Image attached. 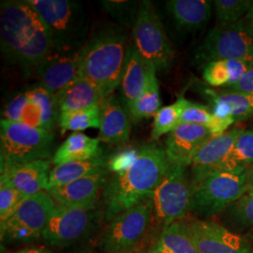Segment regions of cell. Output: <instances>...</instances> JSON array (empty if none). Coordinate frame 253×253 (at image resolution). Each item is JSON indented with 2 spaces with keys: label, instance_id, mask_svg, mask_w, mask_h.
Returning <instances> with one entry per match:
<instances>
[{
  "label": "cell",
  "instance_id": "40",
  "mask_svg": "<svg viewBox=\"0 0 253 253\" xmlns=\"http://www.w3.org/2000/svg\"><path fill=\"white\" fill-rule=\"evenodd\" d=\"M20 122L27 124L28 126L43 128L42 127V112L41 107L39 106V104L34 100L28 98V101L23 110Z\"/></svg>",
  "mask_w": 253,
  "mask_h": 253
},
{
  "label": "cell",
  "instance_id": "7",
  "mask_svg": "<svg viewBox=\"0 0 253 253\" xmlns=\"http://www.w3.org/2000/svg\"><path fill=\"white\" fill-rule=\"evenodd\" d=\"M226 59L253 61V34L243 20L210 29L194 54L195 62L204 66Z\"/></svg>",
  "mask_w": 253,
  "mask_h": 253
},
{
  "label": "cell",
  "instance_id": "4",
  "mask_svg": "<svg viewBox=\"0 0 253 253\" xmlns=\"http://www.w3.org/2000/svg\"><path fill=\"white\" fill-rule=\"evenodd\" d=\"M247 169H222L191 181L190 213L203 220L220 215L249 190Z\"/></svg>",
  "mask_w": 253,
  "mask_h": 253
},
{
  "label": "cell",
  "instance_id": "18",
  "mask_svg": "<svg viewBox=\"0 0 253 253\" xmlns=\"http://www.w3.org/2000/svg\"><path fill=\"white\" fill-rule=\"evenodd\" d=\"M156 69L129 44L120 83V93L124 107L140 98L156 78Z\"/></svg>",
  "mask_w": 253,
  "mask_h": 253
},
{
  "label": "cell",
  "instance_id": "44",
  "mask_svg": "<svg viewBox=\"0 0 253 253\" xmlns=\"http://www.w3.org/2000/svg\"><path fill=\"white\" fill-rule=\"evenodd\" d=\"M247 185L248 191H253V164L247 169Z\"/></svg>",
  "mask_w": 253,
  "mask_h": 253
},
{
  "label": "cell",
  "instance_id": "33",
  "mask_svg": "<svg viewBox=\"0 0 253 253\" xmlns=\"http://www.w3.org/2000/svg\"><path fill=\"white\" fill-rule=\"evenodd\" d=\"M253 164V128L244 129L235 142L225 168H249Z\"/></svg>",
  "mask_w": 253,
  "mask_h": 253
},
{
  "label": "cell",
  "instance_id": "14",
  "mask_svg": "<svg viewBox=\"0 0 253 253\" xmlns=\"http://www.w3.org/2000/svg\"><path fill=\"white\" fill-rule=\"evenodd\" d=\"M90 210L57 206L42 233L47 244L65 247L78 240L90 224Z\"/></svg>",
  "mask_w": 253,
  "mask_h": 253
},
{
  "label": "cell",
  "instance_id": "15",
  "mask_svg": "<svg viewBox=\"0 0 253 253\" xmlns=\"http://www.w3.org/2000/svg\"><path fill=\"white\" fill-rule=\"evenodd\" d=\"M244 127L234 126L220 135L211 137L196 154L192 164L191 181L199 180L206 175L225 168L236 140Z\"/></svg>",
  "mask_w": 253,
  "mask_h": 253
},
{
  "label": "cell",
  "instance_id": "34",
  "mask_svg": "<svg viewBox=\"0 0 253 253\" xmlns=\"http://www.w3.org/2000/svg\"><path fill=\"white\" fill-rule=\"evenodd\" d=\"M219 98L227 102L233 111L235 123H240L253 116V95H246L234 91H217Z\"/></svg>",
  "mask_w": 253,
  "mask_h": 253
},
{
  "label": "cell",
  "instance_id": "29",
  "mask_svg": "<svg viewBox=\"0 0 253 253\" xmlns=\"http://www.w3.org/2000/svg\"><path fill=\"white\" fill-rule=\"evenodd\" d=\"M58 123L62 132L67 130L77 132L90 127L100 128V104L89 108L61 113Z\"/></svg>",
  "mask_w": 253,
  "mask_h": 253
},
{
  "label": "cell",
  "instance_id": "42",
  "mask_svg": "<svg viewBox=\"0 0 253 253\" xmlns=\"http://www.w3.org/2000/svg\"><path fill=\"white\" fill-rule=\"evenodd\" d=\"M54 253L52 251H49L47 249L44 248H26V249H23L21 251H18L16 253Z\"/></svg>",
  "mask_w": 253,
  "mask_h": 253
},
{
  "label": "cell",
  "instance_id": "31",
  "mask_svg": "<svg viewBox=\"0 0 253 253\" xmlns=\"http://www.w3.org/2000/svg\"><path fill=\"white\" fill-rule=\"evenodd\" d=\"M29 99L39 104L42 112V127L53 131L57 122H59L60 110L55 95L47 90L41 84L27 91Z\"/></svg>",
  "mask_w": 253,
  "mask_h": 253
},
{
  "label": "cell",
  "instance_id": "25",
  "mask_svg": "<svg viewBox=\"0 0 253 253\" xmlns=\"http://www.w3.org/2000/svg\"><path fill=\"white\" fill-rule=\"evenodd\" d=\"M253 67L249 60H217L206 64L203 70V78L208 85L226 88L239 81V79Z\"/></svg>",
  "mask_w": 253,
  "mask_h": 253
},
{
  "label": "cell",
  "instance_id": "12",
  "mask_svg": "<svg viewBox=\"0 0 253 253\" xmlns=\"http://www.w3.org/2000/svg\"><path fill=\"white\" fill-rule=\"evenodd\" d=\"M199 253H251L250 242L213 220L184 222Z\"/></svg>",
  "mask_w": 253,
  "mask_h": 253
},
{
  "label": "cell",
  "instance_id": "17",
  "mask_svg": "<svg viewBox=\"0 0 253 253\" xmlns=\"http://www.w3.org/2000/svg\"><path fill=\"white\" fill-rule=\"evenodd\" d=\"M105 171L94 172L65 186L48 190L59 205L68 208L91 210L95 208L101 186L105 183Z\"/></svg>",
  "mask_w": 253,
  "mask_h": 253
},
{
  "label": "cell",
  "instance_id": "36",
  "mask_svg": "<svg viewBox=\"0 0 253 253\" xmlns=\"http://www.w3.org/2000/svg\"><path fill=\"white\" fill-rule=\"evenodd\" d=\"M101 5L114 18L126 27H133L140 4L135 1H101Z\"/></svg>",
  "mask_w": 253,
  "mask_h": 253
},
{
  "label": "cell",
  "instance_id": "35",
  "mask_svg": "<svg viewBox=\"0 0 253 253\" xmlns=\"http://www.w3.org/2000/svg\"><path fill=\"white\" fill-rule=\"evenodd\" d=\"M28 198L16 190L7 178H0V221L4 223L18 209L20 205Z\"/></svg>",
  "mask_w": 253,
  "mask_h": 253
},
{
  "label": "cell",
  "instance_id": "46",
  "mask_svg": "<svg viewBox=\"0 0 253 253\" xmlns=\"http://www.w3.org/2000/svg\"></svg>",
  "mask_w": 253,
  "mask_h": 253
},
{
  "label": "cell",
  "instance_id": "39",
  "mask_svg": "<svg viewBox=\"0 0 253 253\" xmlns=\"http://www.w3.org/2000/svg\"><path fill=\"white\" fill-rule=\"evenodd\" d=\"M139 155V150L136 149H126L113 156L108 162L107 167L111 171L118 173L123 172L134 163Z\"/></svg>",
  "mask_w": 253,
  "mask_h": 253
},
{
  "label": "cell",
  "instance_id": "37",
  "mask_svg": "<svg viewBox=\"0 0 253 253\" xmlns=\"http://www.w3.org/2000/svg\"><path fill=\"white\" fill-rule=\"evenodd\" d=\"M216 121V117L208 106L188 101L181 114L180 124H195L208 126L210 129Z\"/></svg>",
  "mask_w": 253,
  "mask_h": 253
},
{
  "label": "cell",
  "instance_id": "21",
  "mask_svg": "<svg viewBox=\"0 0 253 253\" xmlns=\"http://www.w3.org/2000/svg\"><path fill=\"white\" fill-rule=\"evenodd\" d=\"M165 7L175 27L185 32L200 30L212 16V4L207 0H170Z\"/></svg>",
  "mask_w": 253,
  "mask_h": 253
},
{
  "label": "cell",
  "instance_id": "20",
  "mask_svg": "<svg viewBox=\"0 0 253 253\" xmlns=\"http://www.w3.org/2000/svg\"><path fill=\"white\" fill-rule=\"evenodd\" d=\"M129 115L122 103L113 95L100 103L99 140L107 144L126 143L130 135Z\"/></svg>",
  "mask_w": 253,
  "mask_h": 253
},
{
  "label": "cell",
  "instance_id": "26",
  "mask_svg": "<svg viewBox=\"0 0 253 253\" xmlns=\"http://www.w3.org/2000/svg\"><path fill=\"white\" fill-rule=\"evenodd\" d=\"M106 166L107 162L100 156L88 161L70 162L55 165L50 172L49 190L62 187L73 181L104 170Z\"/></svg>",
  "mask_w": 253,
  "mask_h": 253
},
{
  "label": "cell",
  "instance_id": "2",
  "mask_svg": "<svg viewBox=\"0 0 253 253\" xmlns=\"http://www.w3.org/2000/svg\"><path fill=\"white\" fill-rule=\"evenodd\" d=\"M170 166L164 147L155 144L143 145L134 163L105 184L103 198L106 219L112 220L145 198H150Z\"/></svg>",
  "mask_w": 253,
  "mask_h": 253
},
{
  "label": "cell",
  "instance_id": "3",
  "mask_svg": "<svg viewBox=\"0 0 253 253\" xmlns=\"http://www.w3.org/2000/svg\"><path fill=\"white\" fill-rule=\"evenodd\" d=\"M128 45L126 32L110 24L101 27L84 47L80 77L97 86L102 100L120 85Z\"/></svg>",
  "mask_w": 253,
  "mask_h": 253
},
{
  "label": "cell",
  "instance_id": "8",
  "mask_svg": "<svg viewBox=\"0 0 253 253\" xmlns=\"http://www.w3.org/2000/svg\"><path fill=\"white\" fill-rule=\"evenodd\" d=\"M132 38V44L138 53L151 64L156 71H164L171 67L174 55L173 50L151 1L140 3Z\"/></svg>",
  "mask_w": 253,
  "mask_h": 253
},
{
  "label": "cell",
  "instance_id": "22",
  "mask_svg": "<svg viewBox=\"0 0 253 253\" xmlns=\"http://www.w3.org/2000/svg\"><path fill=\"white\" fill-rule=\"evenodd\" d=\"M55 98L60 114L99 105L102 100L97 86L83 77L77 78L65 86L55 95Z\"/></svg>",
  "mask_w": 253,
  "mask_h": 253
},
{
  "label": "cell",
  "instance_id": "5",
  "mask_svg": "<svg viewBox=\"0 0 253 253\" xmlns=\"http://www.w3.org/2000/svg\"><path fill=\"white\" fill-rule=\"evenodd\" d=\"M27 1L49 28L53 48L78 50L86 44L90 20L82 3L73 0Z\"/></svg>",
  "mask_w": 253,
  "mask_h": 253
},
{
  "label": "cell",
  "instance_id": "1",
  "mask_svg": "<svg viewBox=\"0 0 253 253\" xmlns=\"http://www.w3.org/2000/svg\"><path fill=\"white\" fill-rule=\"evenodd\" d=\"M0 38L5 58L27 73L35 72L53 49L49 28L27 0L1 2Z\"/></svg>",
  "mask_w": 253,
  "mask_h": 253
},
{
  "label": "cell",
  "instance_id": "23",
  "mask_svg": "<svg viewBox=\"0 0 253 253\" xmlns=\"http://www.w3.org/2000/svg\"><path fill=\"white\" fill-rule=\"evenodd\" d=\"M220 215L221 225L248 241H253V191H247Z\"/></svg>",
  "mask_w": 253,
  "mask_h": 253
},
{
  "label": "cell",
  "instance_id": "11",
  "mask_svg": "<svg viewBox=\"0 0 253 253\" xmlns=\"http://www.w3.org/2000/svg\"><path fill=\"white\" fill-rule=\"evenodd\" d=\"M55 207L48 191L28 197L7 221L1 223V236L9 240L27 241L42 235Z\"/></svg>",
  "mask_w": 253,
  "mask_h": 253
},
{
  "label": "cell",
  "instance_id": "32",
  "mask_svg": "<svg viewBox=\"0 0 253 253\" xmlns=\"http://www.w3.org/2000/svg\"><path fill=\"white\" fill-rule=\"evenodd\" d=\"M253 0H216L213 2L218 26L235 24L245 18Z\"/></svg>",
  "mask_w": 253,
  "mask_h": 253
},
{
  "label": "cell",
  "instance_id": "19",
  "mask_svg": "<svg viewBox=\"0 0 253 253\" xmlns=\"http://www.w3.org/2000/svg\"><path fill=\"white\" fill-rule=\"evenodd\" d=\"M50 163L36 161L1 164V175L26 197L49 190Z\"/></svg>",
  "mask_w": 253,
  "mask_h": 253
},
{
  "label": "cell",
  "instance_id": "6",
  "mask_svg": "<svg viewBox=\"0 0 253 253\" xmlns=\"http://www.w3.org/2000/svg\"><path fill=\"white\" fill-rule=\"evenodd\" d=\"M53 144V131L21 122L0 121L1 164L48 161Z\"/></svg>",
  "mask_w": 253,
  "mask_h": 253
},
{
  "label": "cell",
  "instance_id": "24",
  "mask_svg": "<svg viewBox=\"0 0 253 253\" xmlns=\"http://www.w3.org/2000/svg\"><path fill=\"white\" fill-rule=\"evenodd\" d=\"M100 156V140L82 132H73L69 136L53 158V163L59 165L70 162L88 161Z\"/></svg>",
  "mask_w": 253,
  "mask_h": 253
},
{
  "label": "cell",
  "instance_id": "41",
  "mask_svg": "<svg viewBox=\"0 0 253 253\" xmlns=\"http://www.w3.org/2000/svg\"><path fill=\"white\" fill-rule=\"evenodd\" d=\"M223 89L243 93L246 95H253V67L245 73L239 81Z\"/></svg>",
  "mask_w": 253,
  "mask_h": 253
},
{
  "label": "cell",
  "instance_id": "13",
  "mask_svg": "<svg viewBox=\"0 0 253 253\" xmlns=\"http://www.w3.org/2000/svg\"><path fill=\"white\" fill-rule=\"evenodd\" d=\"M84 47L78 50L53 48L35 70L41 85L56 95L69 84L79 78Z\"/></svg>",
  "mask_w": 253,
  "mask_h": 253
},
{
  "label": "cell",
  "instance_id": "9",
  "mask_svg": "<svg viewBox=\"0 0 253 253\" xmlns=\"http://www.w3.org/2000/svg\"><path fill=\"white\" fill-rule=\"evenodd\" d=\"M191 182L186 168L172 165L150 196L154 215L167 226L180 221L190 212Z\"/></svg>",
  "mask_w": 253,
  "mask_h": 253
},
{
  "label": "cell",
  "instance_id": "30",
  "mask_svg": "<svg viewBox=\"0 0 253 253\" xmlns=\"http://www.w3.org/2000/svg\"><path fill=\"white\" fill-rule=\"evenodd\" d=\"M189 100L180 96L171 105L160 109L154 117L153 129L151 133L152 140H158L162 136L170 133L179 125L181 114Z\"/></svg>",
  "mask_w": 253,
  "mask_h": 253
},
{
  "label": "cell",
  "instance_id": "28",
  "mask_svg": "<svg viewBox=\"0 0 253 253\" xmlns=\"http://www.w3.org/2000/svg\"><path fill=\"white\" fill-rule=\"evenodd\" d=\"M161 104L160 87L156 77L145 93L137 100L127 104L125 108L134 121H140L155 117L161 109Z\"/></svg>",
  "mask_w": 253,
  "mask_h": 253
},
{
  "label": "cell",
  "instance_id": "43",
  "mask_svg": "<svg viewBox=\"0 0 253 253\" xmlns=\"http://www.w3.org/2000/svg\"><path fill=\"white\" fill-rule=\"evenodd\" d=\"M243 21H244L247 27L252 31V33L253 34V3L252 8L250 9V11L248 12V14L245 16Z\"/></svg>",
  "mask_w": 253,
  "mask_h": 253
},
{
  "label": "cell",
  "instance_id": "38",
  "mask_svg": "<svg viewBox=\"0 0 253 253\" xmlns=\"http://www.w3.org/2000/svg\"><path fill=\"white\" fill-rule=\"evenodd\" d=\"M28 101L27 93H18L5 105L2 113V119L11 122H20L22 113Z\"/></svg>",
  "mask_w": 253,
  "mask_h": 253
},
{
  "label": "cell",
  "instance_id": "45",
  "mask_svg": "<svg viewBox=\"0 0 253 253\" xmlns=\"http://www.w3.org/2000/svg\"><path fill=\"white\" fill-rule=\"evenodd\" d=\"M253 253V251H252V253Z\"/></svg>",
  "mask_w": 253,
  "mask_h": 253
},
{
  "label": "cell",
  "instance_id": "10",
  "mask_svg": "<svg viewBox=\"0 0 253 253\" xmlns=\"http://www.w3.org/2000/svg\"><path fill=\"white\" fill-rule=\"evenodd\" d=\"M153 214L151 200L142 201L114 217L102 239V248L108 253H126L143 240Z\"/></svg>",
  "mask_w": 253,
  "mask_h": 253
},
{
  "label": "cell",
  "instance_id": "27",
  "mask_svg": "<svg viewBox=\"0 0 253 253\" xmlns=\"http://www.w3.org/2000/svg\"><path fill=\"white\" fill-rule=\"evenodd\" d=\"M149 253H199L184 222L163 227V232Z\"/></svg>",
  "mask_w": 253,
  "mask_h": 253
},
{
  "label": "cell",
  "instance_id": "16",
  "mask_svg": "<svg viewBox=\"0 0 253 253\" xmlns=\"http://www.w3.org/2000/svg\"><path fill=\"white\" fill-rule=\"evenodd\" d=\"M213 137L208 126L180 124L165 140V153L172 165L184 168L191 166L201 147Z\"/></svg>",
  "mask_w": 253,
  "mask_h": 253
}]
</instances>
